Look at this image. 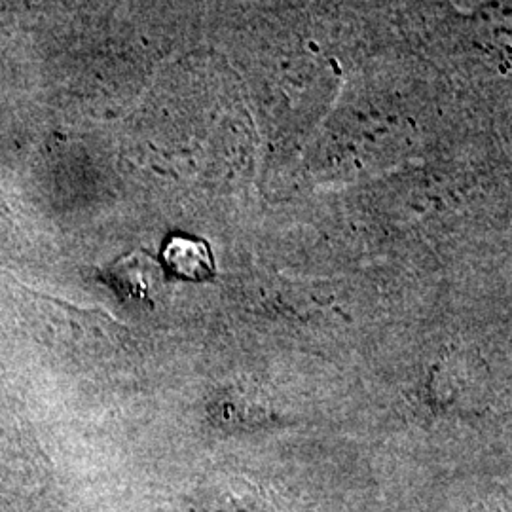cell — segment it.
Instances as JSON below:
<instances>
[{"instance_id": "cell-1", "label": "cell", "mask_w": 512, "mask_h": 512, "mask_svg": "<svg viewBox=\"0 0 512 512\" xmlns=\"http://www.w3.org/2000/svg\"><path fill=\"white\" fill-rule=\"evenodd\" d=\"M164 262L167 270L186 281H205L215 274L213 256L209 247L192 238H171L164 249Z\"/></svg>"}, {"instance_id": "cell-2", "label": "cell", "mask_w": 512, "mask_h": 512, "mask_svg": "<svg viewBox=\"0 0 512 512\" xmlns=\"http://www.w3.org/2000/svg\"><path fill=\"white\" fill-rule=\"evenodd\" d=\"M107 279L116 293L131 298H148L160 281V270L143 253L124 256L110 268Z\"/></svg>"}]
</instances>
